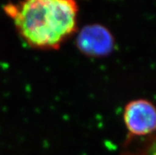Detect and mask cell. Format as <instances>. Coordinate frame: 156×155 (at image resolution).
<instances>
[{
	"label": "cell",
	"mask_w": 156,
	"mask_h": 155,
	"mask_svg": "<svg viewBox=\"0 0 156 155\" xmlns=\"http://www.w3.org/2000/svg\"><path fill=\"white\" fill-rule=\"evenodd\" d=\"M30 47L56 49L76 31L79 6L72 0H30L4 6Z\"/></svg>",
	"instance_id": "1"
},
{
	"label": "cell",
	"mask_w": 156,
	"mask_h": 155,
	"mask_svg": "<svg viewBox=\"0 0 156 155\" xmlns=\"http://www.w3.org/2000/svg\"><path fill=\"white\" fill-rule=\"evenodd\" d=\"M123 117L132 137H145L156 132V107L149 100L137 99L129 102Z\"/></svg>",
	"instance_id": "2"
},
{
	"label": "cell",
	"mask_w": 156,
	"mask_h": 155,
	"mask_svg": "<svg viewBox=\"0 0 156 155\" xmlns=\"http://www.w3.org/2000/svg\"><path fill=\"white\" fill-rule=\"evenodd\" d=\"M76 41L80 51L91 57L105 56L114 47V39L110 31L105 26L96 24L84 26Z\"/></svg>",
	"instance_id": "3"
},
{
	"label": "cell",
	"mask_w": 156,
	"mask_h": 155,
	"mask_svg": "<svg viewBox=\"0 0 156 155\" xmlns=\"http://www.w3.org/2000/svg\"><path fill=\"white\" fill-rule=\"evenodd\" d=\"M136 152L130 155H156V136H148Z\"/></svg>",
	"instance_id": "4"
}]
</instances>
